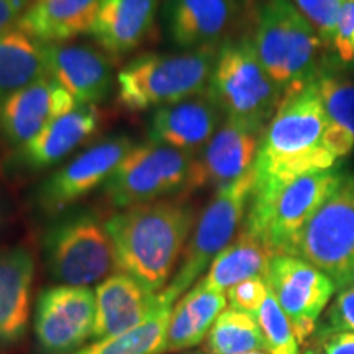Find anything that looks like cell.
Returning a JSON list of instances; mask_svg holds the SVG:
<instances>
[{
  "label": "cell",
  "mask_w": 354,
  "mask_h": 354,
  "mask_svg": "<svg viewBox=\"0 0 354 354\" xmlns=\"http://www.w3.org/2000/svg\"><path fill=\"white\" fill-rule=\"evenodd\" d=\"M315 84L328 118L326 148L338 161L354 151V74L322 64Z\"/></svg>",
  "instance_id": "obj_25"
},
{
  "label": "cell",
  "mask_w": 354,
  "mask_h": 354,
  "mask_svg": "<svg viewBox=\"0 0 354 354\" xmlns=\"http://www.w3.org/2000/svg\"><path fill=\"white\" fill-rule=\"evenodd\" d=\"M343 174L330 169L271 187H254L245 230L272 254L292 256L305 225L333 192Z\"/></svg>",
  "instance_id": "obj_5"
},
{
  "label": "cell",
  "mask_w": 354,
  "mask_h": 354,
  "mask_svg": "<svg viewBox=\"0 0 354 354\" xmlns=\"http://www.w3.org/2000/svg\"><path fill=\"white\" fill-rule=\"evenodd\" d=\"M43 253L46 269L61 286L100 284L117 268L105 221L92 212H76L55 221L44 233Z\"/></svg>",
  "instance_id": "obj_7"
},
{
  "label": "cell",
  "mask_w": 354,
  "mask_h": 354,
  "mask_svg": "<svg viewBox=\"0 0 354 354\" xmlns=\"http://www.w3.org/2000/svg\"><path fill=\"white\" fill-rule=\"evenodd\" d=\"M266 128L238 118H225L209 143L196 154L187 190L234 183L253 169Z\"/></svg>",
  "instance_id": "obj_14"
},
{
  "label": "cell",
  "mask_w": 354,
  "mask_h": 354,
  "mask_svg": "<svg viewBox=\"0 0 354 354\" xmlns=\"http://www.w3.org/2000/svg\"><path fill=\"white\" fill-rule=\"evenodd\" d=\"M135 148L130 136H112L92 145L48 177L38 189L44 212H61L105 184L118 165Z\"/></svg>",
  "instance_id": "obj_13"
},
{
  "label": "cell",
  "mask_w": 354,
  "mask_h": 354,
  "mask_svg": "<svg viewBox=\"0 0 354 354\" xmlns=\"http://www.w3.org/2000/svg\"><path fill=\"white\" fill-rule=\"evenodd\" d=\"M76 107L69 92L51 77L43 79L0 99V138L19 149Z\"/></svg>",
  "instance_id": "obj_15"
},
{
  "label": "cell",
  "mask_w": 354,
  "mask_h": 354,
  "mask_svg": "<svg viewBox=\"0 0 354 354\" xmlns=\"http://www.w3.org/2000/svg\"><path fill=\"white\" fill-rule=\"evenodd\" d=\"M194 158L171 146H135L104 184L105 196L112 205L125 210L187 190Z\"/></svg>",
  "instance_id": "obj_10"
},
{
  "label": "cell",
  "mask_w": 354,
  "mask_h": 354,
  "mask_svg": "<svg viewBox=\"0 0 354 354\" xmlns=\"http://www.w3.org/2000/svg\"><path fill=\"white\" fill-rule=\"evenodd\" d=\"M46 77V44L17 26L0 35V99Z\"/></svg>",
  "instance_id": "obj_26"
},
{
  "label": "cell",
  "mask_w": 354,
  "mask_h": 354,
  "mask_svg": "<svg viewBox=\"0 0 354 354\" xmlns=\"http://www.w3.org/2000/svg\"><path fill=\"white\" fill-rule=\"evenodd\" d=\"M248 354H269V353H266V351H254V353H248Z\"/></svg>",
  "instance_id": "obj_39"
},
{
  "label": "cell",
  "mask_w": 354,
  "mask_h": 354,
  "mask_svg": "<svg viewBox=\"0 0 354 354\" xmlns=\"http://www.w3.org/2000/svg\"><path fill=\"white\" fill-rule=\"evenodd\" d=\"M338 331H354V284L338 292L323 320L318 323L315 336Z\"/></svg>",
  "instance_id": "obj_32"
},
{
  "label": "cell",
  "mask_w": 354,
  "mask_h": 354,
  "mask_svg": "<svg viewBox=\"0 0 354 354\" xmlns=\"http://www.w3.org/2000/svg\"><path fill=\"white\" fill-rule=\"evenodd\" d=\"M328 128L315 81L282 97L263 133L253 166L254 187H271L300 176L335 169L325 143Z\"/></svg>",
  "instance_id": "obj_2"
},
{
  "label": "cell",
  "mask_w": 354,
  "mask_h": 354,
  "mask_svg": "<svg viewBox=\"0 0 354 354\" xmlns=\"http://www.w3.org/2000/svg\"><path fill=\"white\" fill-rule=\"evenodd\" d=\"M264 281L289 318L297 342H307L335 295V282L315 266L289 254L272 256Z\"/></svg>",
  "instance_id": "obj_11"
},
{
  "label": "cell",
  "mask_w": 354,
  "mask_h": 354,
  "mask_svg": "<svg viewBox=\"0 0 354 354\" xmlns=\"http://www.w3.org/2000/svg\"><path fill=\"white\" fill-rule=\"evenodd\" d=\"M161 0H104L91 37L110 57L135 51L151 32Z\"/></svg>",
  "instance_id": "obj_21"
},
{
  "label": "cell",
  "mask_w": 354,
  "mask_h": 354,
  "mask_svg": "<svg viewBox=\"0 0 354 354\" xmlns=\"http://www.w3.org/2000/svg\"><path fill=\"white\" fill-rule=\"evenodd\" d=\"M220 44L166 55H145L117 76L118 104L130 112L161 109L205 94Z\"/></svg>",
  "instance_id": "obj_3"
},
{
  "label": "cell",
  "mask_w": 354,
  "mask_h": 354,
  "mask_svg": "<svg viewBox=\"0 0 354 354\" xmlns=\"http://www.w3.org/2000/svg\"><path fill=\"white\" fill-rule=\"evenodd\" d=\"M185 354H209V353H205V351H192V353H185Z\"/></svg>",
  "instance_id": "obj_38"
},
{
  "label": "cell",
  "mask_w": 354,
  "mask_h": 354,
  "mask_svg": "<svg viewBox=\"0 0 354 354\" xmlns=\"http://www.w3.org/2000/svg\"><path fill=\"white\" fill-rule=\"evenodd\" d=\"M35 259L24 246L0 248V348L26 333L32 307Z\"/></svg>",
  "instance_id": "obj_20"
},
{
  "label": "cell",
  "mask_w": 354,
  "mask_h": 354,
  "mask_svg": "<svg viewBox=\"0 0 354 354\" xmlns=\"http://www.w3.org/2000/svg\"><path fill=\"white\" fill-rule=\"evenodd\" d=\"M100 125V112L95 105L71 110L50 123L38 136L19 148L21 165L39 171L55 166L69 156L77 146L91 138Z\"/></svg>",
  "instance_id": "obj_23"
},
{
  "label": "cell",
  "mask_w": 354,
  "mask_h": 354,
  "mask_svg": "<svg viewBox=\"0 0 354 354\" xmlns=\"http://www.w3.org/2000/svg\"><path fill=\"white\" fill-rule=\"evenodd\" d=\"M253 189L254 172L251 169L246 176L216 190L214 198L196 221L179 269L169 284L159 292L166 302L176 304L184 292L192 289L197 279L209 271L216 256L233 241L248 214Z\"/></svg>",
  "instance_id": "obj_8"
},
{
  "label": "cell",
  "mask_w": 354,
  "mask_h": 354,
  "mask_svg": "<svg viewBox=\"0 0 354 354\" xmlns=\"http://www.w3.org/2000/svg\"><path fill=\"white\" fill-rule=\"evenodd\" d=\"M95 290L56 286L39 294L35 310V335L43 354H73L92 336Z\"/></svg>",
  "instance_id": "obj_12"
},
{
  "label": "cell",
  "mask_w": 354,
  "mask_h": 354,
  "mask_svg": "<svg viewBox=\"0 0 354 354\" xmlns=\"http://www.w3.org/2000/svg\"><path fill=\"white\" fill-rule=\"evenodd\" d=\"M30 0H0V35L17 26Z\"/></svg>",
  "instance_id": "obj_36"
},
{
  "label": "cell",
  "mask_w": 354,
  "mask_h": 354,
  "mask_svg": "<svg viewBox=\"0 0 354 354\" xmlns=\"http://www.w3.org/2000/svg\"><path fill=\"white\" fill-rule=\"evenodd\" d=\"M240 13L238 0H166L165 28L184 50L221 44Z\"/></svg>",
  "instance_id": "obj_19"
},
{
  "label": "cell",
  "mask_w": 354,
  "mask_h": 354,
  "mask_svg": "<svg viewBox=\"0 0 354 354\" xmlns=\"http://www.w3.org/2000/svg\"><path fill=\"white\" fill-rule=\"evenodd\" d=\"M304 354H318V353L315 351V349H307V351H305Z\"/></svg>",
  "instance_id": "obj_37"
},
{
  "label": "cell",
  "mask_w": 354,
  "mask_h": 354,
  "mask_svg": "<svg viewBox=\"0 0 354 354\" xmlns=\"http://www.w3.org/2000/svg\"><path fill=\"white\" fill-rule=\"evenodd\" d=\"M225 113L207 94L156 109L148 128L149 143L180 149L196 156L221 127Z\"/></svg>",
  "instance_id": "obj_18"
},
{
  "label": "cell",
  "mask_w": 354,
  "mask_h": 354,
  "mask_svg": "<svg viewBox=\"0 0 354 354\" xmlns=\"http://www.w3.org/2000/svg\"><path fill=\"white\" fill-rule=\"evenodd\" d=\"M253 43L282 97L315 81L325 44L292 0H268L261 7Z\"/></svg>",
  "instance_id": "obj_4"
},
{
  "label": "cell",
  "mask_w": 354,
  "mask_h": 354,
  "mask_svg": "<svg viewBox=\"0 0 354 354\" xmlns=\"http://www.w3.org/2000/svg\"><path fill=\"white\" fill-rule=\"evenodd\" d=\"M333 51L338 56L339 63H354V0H343Z\"/></svg>",
  "instance_id": "obj_34"
},
{
  "label": "cell",
  "mask_w": 354,
  "mask_h": 354,
  "mask_svg": "<svg viewBox=\"0 0 354 354\" xmlns=\"http://www.w3.org/2000/svg\"><path fill=\"white\" fill-rule=\"evenodd\" d=\"M196 221L194 207L183 201L141 203L112 215L105 228L117 268L158 294L169 284Z\"/></svg>",
  "instance_id": "obj_1"
},
{
  "label": "cell",
  "mask_w": 354,
  "mask_h": 354,
  "mask_svg": "<svg viewBox=\"0 0 354 354\" xmlns=\"http://www.w3.org/2000/svg\"><path fill=\"white\" fill-rule=\"evenodd\" d=\"M258 322L263 333L266 353L269 354H299V342L294 333L289 318L277 304V300L269 290L263 307L259 308Z\"/></svg>",
  "instance_id": "obj_30"
},
{
  "label": "cell",
  "mask_w": 354,
  "mask_h": 354,
  "mask_svg": "<svg viewBox=\"0 0 354 354\" xmlns=\"http://www.w3.org/2000/svg\"><path fill=\"white\" fill-rule=\"evenodd\" d=\"M292 256L325 272L336 289L354 284V172L343 174L308 220Z\"/></svg>",
  "instance_id": "obj_9"
},
{
  "label": "cell",
  "mask_w": 354,
  "mask_h": 354,
  "mask_svg": "<svg viewBox=\"0 0 354 354\" xmlns=\"http://www.w3.org/2000/svg\"><path fill=\"white\" fill-rule=\"evenodd\" d=\"M209 354H248L266 351L263 333L254 317L225 308L207 335Z\"/></svg>",
  "instance_id": "obj_29"
},
{
  "label": "cell",
  "mask_w": 354,
  "mask_h": 354,
  "mask_svg": "<svg viewBox=\"0 0 354 354\" xmlns=\"http://www.w3.org/2000/svg\"><path fill=\"white\" fill-rule=\"evenodd\" d=\"M271 251L245 228L234 241L225 248L210 264L207 276L197 282L203 289L227 294L233 286L251 277H264L268 272Z\"/></svg>",
  "instance_id": "obj_27"
},
{
  "label": "cell",
  "mask_w": 354,
  "mask_h": 354,
  "mask_svg": "<svg viewBox=\"0 0 354 354\" xmlns=\"http://www.w3.org/2000/svg\"><path fill=\"white\" fill-rule=\"evenodd\" d=\"M48 77L76 100L79 107L107 99L113 69L107 53L84 44H46Z\"/></svg>",
  "instance_id": "obj_16"
},
{
  "label": "cell",
  "mask_w": 354,
  "mask_h": 354,
  "mask_svg": "<svg viewBox=\"0 0 354 354\" xmlns=\"http://www.w3.org/2000/svg\"><path fill=\"white\" fill-rule=\"evenodd\" d=\"M166 302L127 274H113L95 289V323L91 339L110 338L135 330ZM174 305V304H172Z\"/></svg>",
  "instance_id": "obj_17"
},
{
  "label": "cell",
  "mask_w": 354,
  "mask_h": 354,
  "mask_svg": "<svg viewBox=\"0 0 354 354\" xmlns=\"http://www.w3.org/2000/svg\"><path fill=\"white\" fill-rule=\"evenodd\" d=\"M104 0H30L17 28L44 44L91 33Z\"/></svg>",
  "instance_id": "obj_22"
},
{
  "label": "cell",
  "mask_w": 354,
  "mask_h": 354,
  "mask_svg": "<svg viewBox=\"0 0 354 354\" xmlns=\"http://www.w3.org/2000/svg\"><path fill=\"white\" fill-rule=\"evenodd\" d=\"M227 304V294L203 289L198 284L189 289L172 307L165 353L184 351L202 343Z\"/></svg>",
  "instance_id": "obj_24"
},
{
  "label": "cell",
  "mask_w": 354,
  "mask_h": 354,
  "mask_svg": "<svg viewBox=\"0 0 354 354\" xmlns=\"http://www.w3.org/2000/svg\"><path fill=\"white\" fill-rule=\"evenodd\" d=\"M207 94L225 118L268 127L282 94L261 64L253 38L227 39L220 44Z\"/></svg>",
  "instance_id": "obj_6"
},
{
  "label": "cell",
  "mask_w": 354,
  "mask_h": 354,
  "mask_svg": "<svg viewBox=\"0 0 354 354\" xmlns=\"http://www.w3.org/2000/svg\"><path fill=\"white\" fill-rule=\"evenodd\" d=\"M172 304H165L154 315L135 330L99 339L73 354H162Z\"/></svg>",
  "instance_id": "obj_28"
},
{
  "label": "cell",
  "mask_w": 354,
  "mask_h": 354,
  "mask_svg": "<svg viewBox=\"0 0 354 354\" xmlns=\"http://www.w3.org/2000/svg\"><path fill=\"white\" fill-rule=\"evenodd\" d=\"M268 294L269 289L264 277H251L248 281H243L240 284L233 286L232 289H228L227 300L230 304V308L256 317L259 308L263 307Z\"/></svg>",
  "instance_id": "obj_33"
},
{
  "label": "cell",
  "mask_w": 354,
  "mask_h": 354,
  "mask_svg": "<svg viewBox=\"0 0 354 354\" xmlns=\"http://www.w3.org/2000/svg\"><path fill=\"white\" fill-rule=\"evenodd\" d=\"M323 354H354V331L315 336Z\"/></svg>",
  "instance_id": "obj_35"
},
{
  "label": "cell",
  "mask_w": 354,
  "mask_h": 354,
  "mask_svg": "<svg viewBox=\"0 0 354 354\" xmlns=\"http://www.w3.org/2000/svg\"><path fill=\"white\" fill-rule=\"evenodd\" d=\"M292 3L313 25L325 48L333 50L343 0H292Z\"/></svg>",
  "instance_id": "obj_31"
}]
</instances>
